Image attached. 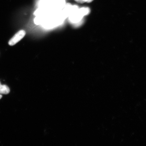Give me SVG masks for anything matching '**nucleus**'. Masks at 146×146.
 Returning a JSON list of instances; mask_svg holds the SVG:
<instances>
[{"mask_svg":"<svg viewBox=\"0 0 146 146\" xmlns=\"http://www.w3.org/2000/svg\"><path fill=\"white\" fill-rule=\"evenodd\" d=\"M89 10L90 9L88 8H82L79 9H78L70 15V20L73 23L78 22L84 16L88 14L90 11Z\"/></svg>","mask_w":146,"mask_h":146,"instance_id":"1","label":"nucleus"},{"mask_svg":"<svg viewBox=\"0 0 146 146\" xmlns=\"http://www.w3.org/2000/svg\"><path fill=\"white\" fill-rule=\"evenodd\" d=\"M25 35L26 32L23 30H21L10 39L8 42L9 45L10 46H13L16 44L23 38Z\"/></svg>","mask_w":146,"mask_h":146,"instance_id":"2","label":"nucleus"},{"mask_svg":"<svg viewBox=\"0 0 146 146\" xmlns=\"http://www.w3.org/2000/svg\"><path fill=\"white\" fill-rule=\"evenodd\" d=\"M10 92V89L6 85H1L0 87V94H8Z\"/></svg>","mask_w":146,"mask_h":146,"instance_id":"3","label":"nucleus"},{"mask_svg":"<svg viewBox=\"0 0 146 146\" xmlns=\"http://www.w3.org/2000/svg\"><path fill=\"white\" fill-rule=\"evenodd\" d=\"M75 1L80 3H83L84 2H87L88 0H75Z\"/></svg>","mask_w":146,"mask_h":146,"instance_id":"4","label":"nucleus"},{"mask_svg":"<svg viewBox=\"0 0 146 146\" xmlns=\"http://www.w3.org/2000/svg\"><path fill=\"white\" fill-rule=\"evenodd\" d=\"M94 1V0H88V1H87V3H90L92 2L93 1Z\"/></svg>","mask_w":146,"mask_h":146,"instance_id":"5","label":"nucleus"},{"mask_svg":"<svg viewBox=\"0 0 146 146\" xmlns=\"http://www.w3.org/2000/svg\"><path fill=\"white\" fill-rule=\"evenodd\" d=\"M2 98V95H1V94H0V99H1Z\"/></svg>","mask_w":146,"mask_h":146,"instance_id":"6","label":"nucleus"},{"mask_svg":"<svg viewBox=\"0 0 146 146\" xmlns=\"http://www.w3.org/2000/svg\"><path fill=\"white\" fill-rule=\"evenodd\" d=\"M1 82H0V87H1Z\"/></svg>","mask_w":146,"mask_h":146,"instance_id":"7","label":"nucleus"}]
</instances>
